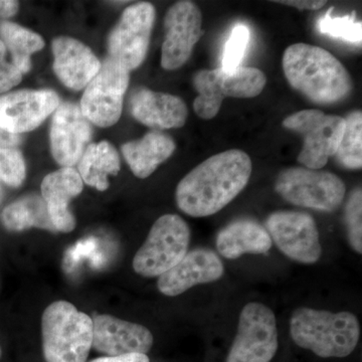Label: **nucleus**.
<instances>
[{
    "label": "nucleus",
    "instance_id": "obj_1",
    "mask_svg": "<svg viewBox=\"0 0 362 362\" xmlns=\"http://www.w3.org/2000/svg\"><path fill=\"white\" fill-rule=\"evenodd\" d=\"M252 171L251 158L242 150H226L209 157L178 183V209L192 218L218 213L247 187Z\"/></svg>",
    "mask_w": 362,
    "mask_h": 362
},
{
    "label": "nucleus",
    "instance_id": "obj_2",
    "mask_svg": "<svg viewBox=\"0 0 362 362\" xmlns=\"http://www.w3.org/2000/svg\"><path fill=\"white\" fill-rule=\"evenodd\" d=\"M283 70L293 89L319 105L339 103L349 96L352 81L345 66L322 47L308 44L288 47Z\"/></svg>",
    "mask_w": 362,
    "mask_h": 362
},
{
    "label": "nucleus",
    "instance_id": "obj_3",
    "mask_svg": "<svg viewBox=\"0 0 362 362\" xmlns=\"http://www.w3.org/2000/svg\"><path fill=\"white\" fill-rule=\"evenodd\" d=\"M293 341L302 349L324 357L349 356L361 335L358 319L350 312L338 313L301 307L290 321Z\"/></svg>",
    "mask_w": 362,
    "mask_h": 362
},
{
    "label": "nucleus",
    "instance_id": "obj_4",
    "mask_svg": "<svg viewBox=\"0 0 362 362\" xmlns=\"http://www.w3.org/2000/svg\"><path fill=\"white\" fill-rule=\"evenodd\" d=\"M47 362H86L93 342V319L68 301H56L42 317Z\"/></svg>",
    "mask_w": 362,
    "mask_h": 362
},
{
    "label": "nucleus",
    "instance_id": "obj_5",
    "mask_svg": "<svg viewBox=\"0 0 362 362\" xmlns=\"http://www.w3.org/2000/svg\"><path fill=\"white\" fill-rule=\"evenodd\" d=\"M267 78L256 68L235 70H202L194 77V86L199 96L195 98V114L204 120H211L220 111L226 98H254L263 92Z\"/></svg>",
    "mask_w": 362,
    "mask_h": 362
},
{
    "label": "nucleus",
    "instance_id": "obj_6",
    "mask_svg": "<svg viewBox=\"0 0 362 362\" xmlns=\"http://www.w3.org/2000/svg\"><path fill=\"white\" fill-rule=\"evenodd\" d=\"M190 230L177 214H164L152 226L144 244L136 252L133 269L143 277H159L187 254Z\"/></svg>",
    "mask_w": 362,
    "mask_h": 362
},
{
    "label": "nucleus",
    "instance_id": "obj_7",
    "mask_svg": "<svg viewBox=\"0 0 362 362\" xmlns=\"http://www.w3.org/2000/svg\"><path fill=\"white\" fill-rule=\"evenodd\" d=\"M276 192L294 206L334 211L344 199V182L329 171L304 168L285 169L276 181Z\"/></svg>",
    "mask_w": 362,
    "mask_h": 362
},
{
    "label": "nucleus",
    "instance_id": "obj_8",
    "mask_svg": "<svg viewBox=\"0 0 362 362\" xmlns=\"http://www.w3.org/2000/svg\"><path fill=\"white\" fill-rule=\"evenodd\" d=\"M283 126L303 137V147L298 156V162L306 168L320 170L328 159L337 153L345 120L340 116L308 109L287 117Z\"/></svg>",
    "mask_w": 362,
    "mask_h": 362
},
{
    "label": "nucleus",
    "instance_id": "obj_9",
    "mask_svg": "<svg viewBox=\"0 0 362 362\" xmlns=\"http://www.w3.org/2000/svg\"><path fill=\"white\" fill-rule=\"evenodd\" d=\"M156 16V7L149 2L128 6L109 35L108 58L128 71L139 68L148 52Z\"/></svg>",
    "mask_w": 362,
    "mask_h": 362
},
{
    "label": "nucleus",
    "instance_id": "obj_10",
    "mask_svg": "<svg viewBox=\"0 0 362 362\" xmlns=\"http://www.w3.org/2000/svg\"><path fill=\"white\" fill-rule=\"evenodd\" d=\"M130 71L107 58L95 78L85 88L80 109L90 124L107 128L115 125L122 114Z\"/></svg>",
    "mask_w": 362,
    "mask_h": 362
},
{
    "label": "nucleus",
    "instance_id": "obj_11",
    "mask_svg": "<svg viewBox=\"0 0 362 362\" xmlns=\"http://www.w3.org/2000/svg\"><path fill=\"white\" fill-rule=\"evenodd\" d=\"M278 349L276 316L266 305L247 304L226 362H270Z\"/></svg>",
    "mask_w": 362,
    "mask_h": 362
},
{
    "label": "nucleus",
    "instance_id": "obj_12",
    "mask_svg": "<svg viewBox=\"0 0 362 362\" xmlns=\"http://www.w3.org/2000/svg\"><path fill=\"white\" fill-rule=\"evenodd\" d=\"M266 230L283 254L298 263H316L322 254L319 232L310 214L280 211L267 218Z\"/></svg>",
    "mask_w": 362,
    "mask_h": 362
},
{
    "label": "nucleus",
    "instance_id": "obj_13",
    "mask_svg": "<svg viewBox=\"0 0 362 362\" xmlns=\"http://www.w3.org/2000/svg\"><path fill=\"white\" fill-rule=\"evenodd\" d=\"M161 66L166 71L177 70L187 64L202 35L201 9L192 1H178L164 18Z\"/></svg>",
    "mask_w": 362,
    "mask_h": 362
},
{
    "label": "nucleus",
    "instance_id": "obj_14",
    "mask_svg": "<svg viewBox=\"0 0 362 362\" xmlns=\"http://www.w3.org/2000/svg\"><path fill=\"white\" fill-rule=\"evenodd\" d=\"M61 104L52 90H20L0 96V129L20 135L30 132Z\"/></svg>",
    "mask_w": 362,
    "mask_h": 362
},
{
    "label": "nucleus",
    "instance_id": "obj_15",
    "mask_svg": "<svg viewBox=\"0 0 362 362\" xmlns=\"http://www.w3.org/2000/svg\"><path fill=\"white\" fill-rule=\"evenodd\" d=\"M92 137V124L83 115L80 106L71 102L59 104L49 130L52 156L57 163L62 168L77 165Z\"/></svg>",
    "mask_w": 362,
    "mask_h": 362
},
{
    "label": "nucleus",
    "instance_id": "obj_16",
    "mask_svg": "<svg viewBox=\"0 0 362 362\" xmlns=\"http://www.w3.org/2000/svg\"><path fill=\"white\" fill-rule=\"evenodd\" d=\"M153 345V335L145 326L111 315L93 319L92 346L107 356L146 354Z\"/></svg>",
    "mask_w": 362,
    "mask_h": 362
},
{
    "label": "nucleus",
    "instance_id": "obj_17",
    "mask_svg": "<svg viewBox=\"0 0 362 362\" xmlns=\"http://www.w3.org/2000/svg\"><path fill=\"white\" fill-rule=\"evenodd\" d=\"M223 273L225 267L218 255L211 250L197 249L159 276L157 287L165 296H178L194 286L220 280Z\"/></svg>",
    "mask_w": 362,
    "mask_h": 362
},
{
    "label": "nucleus",
    "instance_id": "obj_18",
    "mask_svg": "<svg viewBox=\"0 0 362 362\" xmlns=\"http://www.w3.org/2000/svg\"><path fill=\"white\" fill-rule=\"evenodd\" d=\"M54 74L73 90H82L95 78L102 66L94 52L80 40L58 37L52 40Z\"/></svg>",
    "mask_w": 362,
    "mask_h": 362
},
{
    "label": "nucleus",
    "instance_id": "obj_19",
    "mask_svg": "<svg viewBox=\"0 0 362 362\" xmlns=\"http://www.w3.org/2000/svg\"><path fill=\"white\" fill-rule=\"evenodd\" d=\"M130 110L138 122L157 131L181 128L188 116L181 98L143 88L133 93Z\"/></svg>",
    "mask_w": 362,
    "mask_h": 362
},
{
    "label": "nucleus",
    "instance_id": "obj_20",
    "mask_svg": "<svg viewBox=\"0 0 362 362\" xmlns=\"http://www.w3.org/2000/svg\"><path fill=\"white\" fill-rule=\"evenodd\" d=\"M40 188L54 230L71 233L76 228V218L70 211V204L84 188L78 171L74 168H59L45 176Z\"/></svg>",
    "mask_w": 362,
    "mask_h": 362
},
{
    "label": "nucleus",
    "instance_id": "obj_21",
    "mask_svg": "<svg viewBox=\"0 0 362 362\" xmlns=\"http://www.w3.org/2000/svg\"><path fill=\"white\" fill-rule=\"evenodd\" d=\"M175 142L161 131H150L141 139L122 145L124 159L136 177H149L175 151Z\"/></svg>",
    "mask_w": 362,
    "mask_h": 362
},
{
    "label": "nucleus",
    "instance_id": "obj_22",
    "mask_svg": "<svg viewBox=\"0 0 362 362\" xmlns=\"http://www.w3.org/2000/svg\"><path fill=\"white\" fill-rule=\"evenodd\" d=\"M271 237L257 221L240 220L223 228L216 238L221 256L235 259L246 254H267L272 247Z\"/></svg>",
    "mask_w": 362,
    "mask_h": 362
},
{
    "label": "nucleus",
    "instance_id": "obj_23",
    "mask_svg": "<svg viewBox=\"0 0 362 362\" xmlns=\"http://www.w3.org/2000/svg\"><path fill=\"white\" fill-rule=\"evenodd\" d=\"M78 173L83 182L105 192L109 187V176L118 175L120 157L108 141L90 143L78 161Z\"/></svg>",
    "mask_w": 362,
    "mask_h": 362
},
{
    "label": "nucleus",
    "instance_id": "obj_24",
    "mask_svg": "<svg viewBox=\"0 0 362 362\" xmlns=\"http://www.w3.org/2000/svg\"><path fill=\"white\" fill-rule=\"evenodd\" d=\"M0 40L6 45L11 61L23 75L32 69L33 54L44 49L45 45L37 33L8 21H0Z\"/></svg>",
    "mask_w": 362,
    "mask_h": 362
},
{
    "label": "nucleus",
    "instance_id": "obj_25",
    "mask_svg": "<svg viewBox=\"0 0 362 362\" xmlns=\"http://www.w3.org/2000/svg\"><path fill=\"white\" fill-rule=\"evenodd\" d=\"M1 221L11 232H23L30 228L56 230L49 220L44 199L37 194L21 197L7 206L2 211Z\"/></svg>",
    "mask_w": 362,
    "mask_h": 362
},
{
    "label": "nucleus",
    "instance_id": "obj_26",
    "mask_svg": "<svg viewBox=\"0 0 362 362\" xmlns=\"http://www.w3.org/2000/svg\"><path fill=\"white\" fill-rule=\"evenodd\" d=\"M345 120V128L335 156L349 169L362 168V114L354 111Z\"/></svg>",
    "mask_w": 362,
    "mask_h": 362
},
{
    "label": "nucleus",
    "instance_id": "obj_27",
    "mask_svg": "<svg viewBox=\"0 0 362 362\" xmlns=\"http://www.w3.org/2000/svg\"><path fill=\"white\" fill-rule=\"evenodd\" d=\"M333 7L318 21V30L322 35L344 40L349 44H361L362 23L354 21V16L331 18Z\"/></svg>",
    "mask_w": 362,
    "mask_h": 362
},
{
    "label": "nucleus",
    "instance_id": "obj_28",
    "mask_svg": "<svg viewBox=\"0 0 362 362\" xmlns=\"http://www.w3.org/2000/svg\"><path fill=\"white\" fill-rule=\"evenodd\" d=\"M250 30L243 23H238L233 28L228 42L223 49V58H221V69L223 70H235L239 68L247 51L250 42Z\"/></svg>",
    "mask_w": 362,
    "mask_h": 362
},
{
    "label": "nucleus",
    "instance_id": "obj_29",
    "mask_svg": "<svg viewBox=\"0 0 362 362\" xmlns=\"http://www.w3.org/2000/svg\"><path fill=\"white\" fill-rule=\"evenodd\" d=\"M345 226L350 247L358 254L362 252V192L356 188L350 194L345 206Z\"/></svg>",
    "mask_w": 362,
    "mask_h": 362
},
{
    "label": "nucleus",
    "instance_id": "obj_30",
    "mask_svg": "<svg viewBox=\"0 0 362 362\" xmlns=\"http://www.w3.org/2000/svg\"><path fill=\"white\" fill-rule=\"evenodd\" d=\"M25 176V161L20 150L0 147V180L8 187H18Z\"/></svg>",
    "mask_w": 362,
    "mask_h": 362
},
{
    "label": "nucleus",
    "instance_id": "obj_31",
    "mask_svg": "<svg viewBox=\"0 0 362 362\" xmlns=\"http://www.w3.org/2000/svg\"><path fill=\"white\" fill-rule=\"evenodd\" d=\"M7 57L6 45L0 40V94L13 89L23 81V73Z\"/></svg>",
    "mask_w": 362,
    "mask_h": 362
},
{
    "label": "nucleus",
    "instance_id": "obj_32",
    "mask_svg": "<svg viewBox=\"0 0 362 362\" xmlns=\"http://www.w3.org/2000/svg\"><path fill=\"white\" fill-rule=\"evenodd\" d=\"M90 362H149V358L146 354H133L119 356L99 357Z\"/></svg>",
    "mask_w": 362,
    "mask_h": 362
},
{
    "label": "nucleus",
    "instance_id": "obj_33",
    "mask_svg": "<svg viewBox=\"0 0 362 362\" xmlns=\"http://www.w3.org/2000/svg\"><path fill=\"white\" fill-rule=\"evenodd\" d=\"M277 4H285V6L296 7L300 9H309V11H318V9L322 8L326 4V1H309V0H303V1H298V0H285V1H275Z\"/></svg>",
    "mask_w": 362,
    "mask_h": 362
},
{
    "label": "nucleus",
    "instance_id": "obj_34",
    "mask_svg": "<svg viewBox=\"0 0 362 362\" xmlns=\"http://www.w3.org/2000/svg\"><path fill=\"white\" fill-rule=\"evenodd\" d=\"M20 9V4L13 0H0V18L7 20L13 18Z\"/></svg>",
    "mask_w": 362,
    "mask_h": 362
},
{
    "label": "nucleus",
    "instance_id": "obj_35",
    "mask_svg": "<svg viewBox=\"0 0 362 362\" xmlns=\"http://www.w3.org/2000/svg\"><path fill=\"white\" fill-rule=\"evenodd\" d=\"M20 143V135L13 134L6 130L0 129V147L1 148H16Z\"/></svg>",
    "mask_w": 362,
    "mask_h": 362
},
{
    "label": "nucleus",
    "instance_id": "obj_36",
    "mask_svg": "<svg viewBox=\"0 0 362 362\" xmlns=\"http://www.w3.org/2000/svg\"><path fill=\"white\" fill-rule=\"evenodd\" d=\"M0 197H1V190H0Z\"/></svg>",
    "mask_w": 362,
    "mask_h": 362
},
{
    "label": "nucleus",
    "instance_id": "obj_37",
    "mask_svg": "<svg viewBox=\"0 0 362 362\" xmlns=\"http://www.w3.org/2000/svg\"><path fill=\"white\" fill-rule=\"evenodd\" d=\"M0 356H1V349H0Z\"/></svg>",
    "mask_w": 362,
    "mask_h": 362
}]
</instances>
